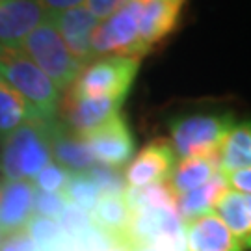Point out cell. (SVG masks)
Masks as SVG:
<instances>
[{"label": "cell", "mask_w": 251, "mask_h": 251, "mask_svg": "<svg viewBox=\"0 0 251 251\" xmlns=\"http://www.w3.org/2000/svg\"><path fill=\"white\" fill-rule=\"evenodd\" d=\"M2 2H8V0H0V4H2Z\"/></svg>", "instance_id": "cell-34"}, {"label": "cell", "mask_w": 251, "mask_h": 251, "mask_svg": "<svg viewBox=\"0 0 251 251\" xmlns=\"http://www.w3.org/2000/svg\"><path fill=\"white\" fill-rule=\"evenodd\" d=\"M2 52H4V49H2V47H0V54H2Z\"/></svg>", "instance_id": "cell-33"}, {"label": "cell", "mask_w": 251, "mask_h": 251, "mask_svg": "<svg viewBox=\"0 0 251 251\" xmlns=\"http://www.w3.org/2000/svg\"><path fill=\"white\" fill-rule=\"evenodd\" d=\"M0 251H39L34 240L30 238L26 229L11 233L8 236H2L0 240Z\"/></svg>", "instance_id": "cell-28"}, {"label": "cell", "mask_w": 251, "mask_h": 251, "mask_svg": "<svg viewBox=\"0 0 251 251\" xmlns=\"http://www.w3.org/2000/svg\"><path fill=\"white\" fill-rule=\"evenodd\" d=\"M93 182L99 186L102 196H123L126 190L125 177L114 168H108L102 164H95L88 170Z\"/></svg>", "instance_id": "cell-25"}, {"label": "cell", "mask_w": 251, "mask_h": 251, "mask_svg": "<svg viewBox=\"0 0 251 251\" xmlns=\"http://www.w3.org/2000/svg\"><path fill=\"white\" fill-rule=\"evenodd\" d=\"M140 71V60L130 56H104L88 63L69 93L76 99H121L125 100L132 90Z\"/></svg>", "instance_id": "cell-4"}, {"label": "cell", "mask_w": 251, "mask_h": 251, "mask_svg": "<svg viewBox=\"0 0 251 251\" xmlns=\"http://www.w3.org/2000/svg\"><path fill=\"white\" fill-rule=\"evenodd\" d=\"M76 136L90 149L97 164L114 170L128 164L136 154V138L121 114H116L102 125Z\"/></svg>", "instance_id": "cell-7"}, {"label": "cell", "mask_w": 251, "mask_h": 251, "mask_svg": "<svg viewBox=\"0 0 251 251\" xmlns=\"http://www.w3.org/2000/svg\"><path fill=\"white\" fill-rule=\"evenodd\" d=\"M0 78L26 100L34 116H58L60 91L23 50H4L0 54Z\"/></svg>", "instance_id": "cell-3"}, {"label": "cell", "mask_w": 251, "mask_h": 251, "mask_svg": "<svg viewBox=\"0 0 251 251\" xmlns=\"http://www.w3.org/2000/svg\"><path fill=\"white\" fill-rule=\"evenodd\" d=\"M177 166V154L170 140L156 138L134 154L125 171L128 188H144L149 184L166 182Z\"/></svg>", "instance_id": "cell-8"}, {"label": "cell", "mask_w": 251, "mask_h": 251, "mask_svg": "<svg viewBox=\"0 0 251 251\" xmlns=\"http://www.w3.org/2000/svg\"><path fill=\"white\" fill-rule=\"evenodd\" d=\"M62 194L65 196L69 205L78 206L88 214L102 198L99 186L93 182V179L88 175V171H71Z\"/></svg>", "instance_id": "cell-23"}, {"label": "cell", "mask_w": 251, "mask_h": 251, "mask_svg": "<svg viewBox=\"0 0 251 251\" xmlns=\"http://www.w3.org/2000/svg\"><path fill=\"white\" fill-rule=\"evenodd\" d=\"M32 180H0V234L8 236L26 229L36 205Z\"/></svg>", "instance_id": "cell-11"}, {"label": "cell", "mask_w": 251, "mask_h": 251, "mask_svg": "<svg viewBox=\"0 0 251 251\" xmlns=\"http://www.w3.org/2000/svg\"><path fill=\"white\" fill-rule=\"evenodd\" d=\"M39 2L49 13H62V11H67L71 8L82 6L86 0H39Z\"/></svg>", "instance_id": "cell-31"}, {"label": "cell", "mask_w": 251, "mask_h": 251, "mask_svg": "<svg viewBox=\"0 0 251 251\" xmlns=\"http://www.w3.org/2000/svg\"><path fill=\"white\" fill-rule=\"evenodd\" d=\"M39 0H8L0 4V47L21 50L23 41L49 19Z\"/></svg>", "instance_id": "cell-9"}, {"label": "cell", "mask_w": 251, "mask_h": 251, "mask_svg": "<svg viewBox=\"0 0 251 251\" xmlns=\"http://www.w3.org/2000/svg\"><path fill=\"white\" fill-rule=\"evenodd\" d=\"M50 151L52 160L69 171H88L97 164L84 142L60 119H56L52 125Z\"/></svg>", "instance_id": "cell-15"}, {"label": "cell", "mask_w": 251, "mask_h": 251, "mask_svg": "<svg viewBox=\"0 0 251 251\" xmlns=\"http://www.w3.org/2000/svg\"><path fill=\"white\" fill-rule=\"evenodd\" d=\"M21 50L54 82L58 91L69 90L84 69L65 47L50 15L23 41Z\"/></svg>", "instance_id": "cell-5"}, {"label": "cell", "mask_w": 251, "mask_h": 251, "mask_svg": "<svg viewBox=\"0 0 251 251\" xmlns=\"http://www.w3.org/2000/svg\"><path fill=\"white\" fill-rule=\"evenodd\" d=\"M26 233L39 251H69L71 242L56 220L34 214L26 225Z\"/></svg>", "instance_id": "cell-22"}, {"label": "cell", "mask_w": 251, "mask_h": 251, "mask_svg": "<svg viewBox=\"0 0 251 251\" xmlns=\"http://www.w3.org/2000/svg\"><path fill=\"white\" fill-rule=\"evenodd\" d=\"M225 177L229 182V188H233L234 192H240V194H246V196H251V168L234 171V173H229Z\"/></svg>", "instance_id": "cell-30"}, {"label": "cell", "mask_w": 251, "mask_h": 251, "mask_svg": "<svg viewBox=\"0 0 251 251\" xmlns=\"http://www.w3.org/2000/svg\"><path fill=\"white\" fill-rule=\"evenodd\" d=\"M50 19L69 52L75 56V60H78L86 67L95 58L91 50V36L100 21L93 17V13L86 4L62 13H50Z\"/></svg>", "instance_id": "cell-10"}, {"label": "cell", "mask_w": 251, "mask_h": 251, "mask_svg": "<svg viewBox=\"0 0 251 251\" xmlns=\"http://www.w3.org/2000/svg\"><path fill=\"white\" fill-rule=\"evenodd\" d=\"M216 214L246 250H251V196L229 190L216 206Z\"/></svg>", "instance_id": "cell-18"}, {"label": "cell", "mask_w": 251, "mask_h": 251, "mask_svg": "<svg viewBox=\"0 0 251 251\" xmlns=\"http://www.w3.org/2000/svg\"><path fill=\"white\" fill-rule=\"evenodd\" d=\"M34 116L28 102L9 84L0 80V142Z\"/></svg>", "instance_id": "cell-21"}, {"label": "cell", "mask_w": 251, "mask_h": 251, "mask_svg": "<svg viewBox=\"0 0 251 251\" xmlns=\"http://www.w3.org/2000/svg\"><path fill=\"white\" fill-rule=\"evenodd\" d=\"M0 240H2V234H0Z\"/></svg>", "instance_id": "cell-35"}, {"label": "cell", "mask_w": 251, "mask_h": 251, "mask_svg": "<svg viewBox=\"0 0 251 251\" xmlns=\"http://www.w3.org/2000/svg\"><path fill=\"white\" fill-rule=\"evenodd\" d=\"M0 80H2V78H0Z\"/></svg>", "instance_id": "cell-36"}, {"label": "cell", "mask_w": 251, "mask_h": 251, "mask_svg": "<svg viewBox=\"0 0 251 251\" xmlns=\"http://www.w3.org/2000/svg\"><path fill=\"white\" fill-rule=\"evenodd\" d=\"M126 2L128 0H86V6L97 21H104L121 6H125Z\"/></svg>", "instance_id": "cell-29"}, {"label": "cell", "mask_w": 251, "mask_h": 251, "mask_svg": "<svg viewBox=\"0 0 251 251\" xmlns=\"http://www.w3.org/2000/svg\"><path fill=\"white\" fill-rule=\"evenodd\" d=\"M236 125L233 114H196L170 121L171 145L180 158H214Z\"/></svg>", "instance_id": "cell-2"}, {"label": "cell", "mask_w": 251, "mask_h": 251, "mask_svg": "<svg viewBox=\"0 0 251 251\" xmlns=\"http://www.w3.org/2000/svg\"><path fill=\"white\" fill-rule=\"evenodd\" d=\"M56 117L32 116L25 125L2 140L0 173L4 180H34L49 162H52L50 134Z\"/></svg>", "instance_id": "cell-1"}, {"label": "cell", "mask_w": 251, "mask_h": 251, "mask_svg": "<svg viewBox=\"0 0 251 251\" xmlns=\"http://www.w3.org/2000/svg\"><path fill=\"white\" fill-rule=\"evenodd\" d=\"M123 102L121 99H76L67 91L65 99H60L58 112L75 134H84L119 114Z\"/></svg>", "instance_id": "cell-12"}, {"label": "cell", "mask_w": 251, "mask_h": 251, "mask_svg": "<svg viewBox=\"0 0 251 251\" xmlns=\"http://www.w3.org/2000/svg\"><path fill=\"white\" fill-rule=\"evenodd\" d=\"M67 206V199L62 192L60 194H47V192H36V205L34 212L37 216H43L49 220H56L63 212V208Z\"/></svg>", "instance_id": "cell-27"}, {"label": "cell", "mask_w": 251, "mask_h": 251, "mask_svg": "<svg viewBox=\"0 0 251 251\" xmlns=\"http://www.w3.org/2000/svg\"><path fill=\"white\" fill-rule=\"evenodd\" d=\"M58 224H60L62 231L65 233V236L69 238V242L80 240L84 234H88L93 229L90 214L84 212L78 206L69 205V203H67V206L63 208V212L58 218Z\"/></svg>", "instance_id": "cell-24"}, {"label": "cell", "mask_w": 251, "mask_h": 251, "mask_svg": "<svg viewBox=\"0 0 251 251\" xmlns=\"http://www.w3.org/2000/svg\"><path fill=\"white\" fill-rule=\"evenodd\" d=\"M134 251H158L156 248H152V246H144V248H138Z\"/></svg>", "instance_id": "cell-32"}, {"label": "cell", "mask_w": 251, "mask_h": 251, "mask_svg": "<svg viewBox=\"0 0 251 251\" xmlns=\"http://www.w3.org/2000/svg\"><path fill=\"white\" fill-rule=\"evenodd\" d=\"M229 182L224 173H218L214 179L208 180L201 188L188 192L184 196L177 198V214L182 220V224H188L199 216L214 212L220 199L229 192Z\"/></svg>", "instance_id": "cell-17"}, {"label": "cell", "mask_w": 251, "mask_h": 251, "mask_svg": "<svg viewBox=\"0 0 251 251\" xmlns=\"http://www.w3.org/2000/svg\"><path fill=\"white\" fill-rule=\"evenodd\" d=\"M220 173V166L218 160L214 158H182L177 162L175 170L168 179L173 194L179 198L188 192L201 188L208 180H212Z\"/></svg>", "instance_id": "cell-19"}, {"label": "cell", "mask_w": 251, "mask_h": 251, "mask_svg": "<svg viewBox=\"0 0 251 251\" xmlns=\"http://www.w3.org/2000/svg\"><path fill=\"white\" fill-rule=\"evenodd\" d=\"M140 13L142 0H128L125 6L100 21L91 36L93 56H130L142 58L147 54L140 41Z\"/></svg>", "instance_id": "cell-6"}, {"label": "cell", "mask_w": 251, "mask_h": 251, "mask_svg": "<svg viewBox=\"0 0 251 251\" xmlns=\"http://www.w3.org/2000/svg\"><path fill=\"white\" fill-rule=\"evenodd\" d=\"M186 251H246L216 212L184 224Z\"/></svg>", "instance_id": "cell-14"}, {"label": "cell", "mask_w": 251, "mask_h": 251, "mask_svg": "<svg viewBox=\"0 0 251 251\" xmlns=\"http://www.w3.org/2000/svg\"><path fill=\"white\" fill-rule=\"evenodd\" d=\"M91 225L114 246H121L130 224V210L123 196H102L90 212Z\"/></svg>", "instance_id": "cell-16"}, {"label": "cell", "mask_w": 251, "mask_h": 251, "mask_svg": "<svg viewBox=\"0 0 251 251\" xmlns=\"http://www.w3.org/2000/svg\"><path fill=\"white\" fill-rule=\"evenodd\" d=\"M220 173L229 175L251 168V121L233 126L220 151Z\"/></svg>", "instance_id": "cell-20"}, {"label": "cell", "mask_w": 251, "mask_h": 251, "mask_svg": "<svg viewBox=\"0 0 251 251\" xmlns=\"http://www.w3.org/2000/svg\"><path fill=\"white\" fill-rule=\"evenodd\" d=\"M184 2L186 0H142L140 41L147 52L177 28Z\"/></svg>", "instance_id": "cell-13"}, {"label": "cell", "mask_w": 251, "mask_h": 251, "mask_svg": "<svg viewBox=\"0 0 251 251\" xmlns=\"http://www.w3.org/2000/svg\"><path fill=\"white\" fill-rule=\"evenodd\" d=\"M71 171L62 168L60 164L56 162H49L43 170L37 173L34 177V186H36L37 192H47V194H60L63 192L65 184H67V179H69Z\"/></svg>", "instance_id": "cell-26"}]
</instances>
